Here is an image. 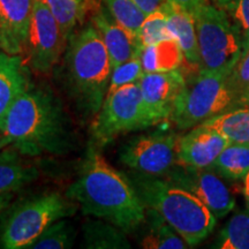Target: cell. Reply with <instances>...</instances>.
Masks as SVG:
<instances>
[{
  "instance_id": "6da1fadb",
  "label": "cell",
  "mask_w": 249,
  "mask_h": 249,
  "mask_svg": "<svg viewBox=\"0 0 249 249\" xmlns=\"http://www.w3.org/2000/svg\"><path fill=\"white\" fill-rule=\"evenodd\" d=\"M65 195L83 214L107 220L126 233L136 231L144 222L145 205L128 176L114 169L92 141L79 176Z\"/></svg>"
},
{
  "instance_id": "7a4b0ae2",
  "label": "cell",
  "mask_w": 249,
  "mask_h": 249,
  "mask_svg": "<svg viewBox=\"0 0 249 249\" xmlns=\"http://www.w3.org/2000/svg\"><path fill=\"white\" fill-rule=\"evenodd\" d=\"M1 132L26 157L67 154L73 145L61 102L49 89L33 85L9 108Z\"/></svg>"
},
{
  "instance_id": "3957f363",
  "label": "cell",
  "mask_w": 249,
  "mask_h": 249,
  "mask_svg": "<svg viewBox=\"0 0 249 249\" xmlns=\"http://www.w3.org/2000/svg\"><path fill=\"white\" fill-rule=\"evenodd\" d=\"M62 70L68 93L80 111L96 116L107 96L113 66L107 46L91 22L70 36Z\"/></svg>"
},
{
  "instance_id": "277c9868",
  "label": "cell",
  "mask_w": 249,
  "mask_h": 249,
  "mask_svg": "<svg viewBox=\"0 0 249 249\" xmlns=\"http://www.w3.org/2000/svg\"><path fill=\"white\" fill-rule=\"evenodd\" d=\"M128 178L145 207L160 213L189 247L204 241L216 226L214 214L197 196L163 176L133 171Z\"/></svg>"
},
{
  "instance_id": "5b68a950",
  "label": "cell",
  "mask_w": 249,
  "mask_h": 249,
  "mask_svg": "<svg viewBox=\"0 0 249 249\" xmlns=\"http://www.w3.org/2000/svg\"><path fill=\"white\" fill-rule=\"evenodd\" d=\"M79 205L58 192L42 193L8 205L0 220V248L29 249L46 227L76 213Z\"/></svg>"
},
{
  "instance_id": "8992f818",
  "label": "cell",
  "mask_w": 249,
  "mask_h": 249,
  "mask_svg": "<svg viewBox=\"0 0 249 249\" xmlns=\"http://www.w3.org/2000/svg\"><path fill=\"white\" fill-rule=\"evenodd\" d=\"M193 17L200 54L198 71L230 75L246 51L238 28L226 12L213 2H204Z\"/></svg>"
},
{
  "instance_id": "52a82bcc",
  "label": "cell",
  "mask_w": 249,
  "mask_h": 249,
  "mask_svg": "<svg viewBox=\"0 0 249 249\" xmlns=\"http://www.w3.org/2000/svg\"><path fill=\"white\" fill-rule=\"evenodd\" d=\"M239 105L241 101L230 83L229 74L198 71L194 79L186 81L170 120L180 130L192 129Z\"/></svg>"
},
{
  "instance_id": "ba28073f",
  "label": "cell",
  "mask_w": 249,
  "mask_h": 249,
  "mask_svg": "<svg viewBox=\"0 0 249 249\" xmlns=\"http://www.w3.org/2000/svg\"><path fill=\"white\" fill-rule=\"evenodd\" d=\"M148 128L140 83H129L107 95L91 124L92 142L98 148L120 135Z\"/></svg>"
},
{
  "instance_id": "9c48e42d",
  "label": "cell",
  "mask_w": 249,
  "mask_h": 249,
  "mask_svg": "<svg viewBox=\"0 0 249 249\" xmlns=\"http://www.w3.org/2000/svg\"><path fill=\"white\" fill-rule=\"evenodd\" d=\"M67 42L46 0H35L24 49L27 66L38 74L51 73L65 53Z\"/></svg>"
},
{
  "instance_id": "30bf717a",
  "label": "cell",
  "mask_w": 249,
  "mask_h": 249,
  "mask_svg": "<svg viewBox=\"0 0 249 249\" xmlns=\"http://www.w3.org/2000/svg\"><path fill=\"white\" fill-rule=\"evenodd\" d=\"M179 138L167 132L135 136L120 149V161L135 172L164 176L178 161Z\"/></svg>"
},
{
  "instance_id": "8fae6325",
  "label": "cell",
  "mask_w": 249,
  "mask_h": 249,
  "mask_svg": "<svg viewBox=\"0 0 249 249\" xmlns=\"http://www.w3.org/2000/svg\"><path fill=\"white\" fill-rule=\"evenodd\" d=\"M163 177L197 196L216 218L225 217L234 208V196L222 177L210 166L194 167L177 163Z\"/></svg>"
},
{
  "instance_id": "7c38bea8",
  "label": "cell",
  "mask_w": 249,
  "mask_h": 249,
  "mask_svg": "<svg viewBox=\"0 0 249 249\" xmlns=\"http://www.w3.org/2000/svg\"><path fill=\"white\" fill-rule=\"evenodd\" d=\"M179 70L144 73L139 81L148 127L170 119L179 93L186 85Z\"/></svg>"
},
{
  "instance_id": "4fadbf2b",
  "label": "cell",
  "mask_w": 249,
  "mask_h": 249,
  "mask_svg": "<svg viewBox=\"0 0 249 249\" xmlns=\"http://www.w3.org/2000/svg\"><path fill=\"white\" fill-rule=\"evenodd\" d=\"M229 143V140L216 129L201 124L179 138L177 163L187 166L209 167Z\"/></svg>"
},
{
  "instance_id": "5bb4252c",
  "label": "cell",
  "mask_w": 249,
  "mask_h": 249,
  "mask_svg": "<svg viewBox=\"0 0 249 249\" xmlns=\"http://www.w3.org/2000/svg\"><path fill=\"white\" fill-rule=\"evenodd\" d=\"M35 0H0V50L23 55Z\"/></svg>"
},
{
  "instance_id": "9a60e30c",
  "label": "cell",
  "mask_w": 249,
  "mask_h": 249,
  "mask_svg": "<svg viewBox=\"0 0 249 249\" xmlns=\"http://www.w3.org/2000/svg\"><path fill=\"white\" fill-rule=\"evenodd\" d=\"M89 17L107 46L113 68L141 52L142 45L138 36L116 21L105 6L99 5Z\"/></svg>"
},
{
  "instance_id": "2e32d148",
  "label": "cell",
  "mask_w": 249,
  "mask_h": 249,
  "mask_svg": "<svg viewBox=\"0 0 249 249\" xmlns=\"http://www.w3.org/2000/svg\"><path fill=\"white\" fill-rule=\"evenodd\" d=\"M28 70L22 55L0 50V132L9 108L31 86Z\"/></svg>"
},
{
  "instance_id": "e0dca14e",
  "label": "cell",
  "mask_w": 249,
  "mask_h": 249,
  "mask_svg": "<svg viewBox=\"0 0 249 249\" xmlns=\"http://www.w3.org/2000/svg\"><path fill=\"white\" fill-rule=\"evenodd\" d=\"M24 157L13 144L0 151V194L18 192L38 178V170Z\"/></svg>"
},
{
  "instance_id": "ac0fdd59",
  "label": "cell",
  "mask_w": 249,
  "mask_h": 249,
  "mask_svg": "<svg viewBox=\"0 0 249 249\" xmlns=\"http://www.w3.org/2000/svg\"><path fill=\"white\" fill-rule=\"evenodd\" d=\"M165 9L167 13V29L171 37L176 39L181 48L186 64L198 71L200 54L194 17L170 2L165 4Z\"/></svg>"
},
{
  "instance_id": "d6986e66",
  "label": "cell",
  "mask_w": 249,
  "mask_h": 249,
  "mask_svg": "<svg viewBox=\"0 0 249 249\" xmlns=\"http://www.w3.org/2000/svg\"><path fill=\"white\" fill-rule=\"evenodd\" d=\"M143 224L147 231L143 235L141 246L145 249H185L189 246L160 213L145 207V218Z\"/></svg>"
},
{
  "instance_id": "ffe728a7",
  "label": "cell",
  "mask_w": 249,
  "mask_h": 249,
  "mask_svg": "<svg viewBox=\"0 0 249 249\" xmlns=\"http://www.w3.org/2000/svg\"><path fill=\"white\" fill-rule=\"evenodd\" d=\"M140 58L144 73H160L179 70L185 61L181 48L173 38L142 46Z\"/></svg>"
},
{
  "instance_id": "44dd1931",
  "label": "cell",
  "mask_w": 249,
  "mask_h": 249,
  "mask_svg": "<svg viewBox=\"0 0 249 249\" xmlns=\"http://www.w3.org/2000/svg\"><path fill=\"white\" fill-rule=\"evenodd\" d=\"M83 247L89 249L132 248L126 232L113 224L101 219H87L82 225Z\"/></svg>"
},
{
  "instance_id": "7402d4cb",
  "label": "cell",
  "mask_w": 249,
  "mask_h": 249,
  "mask_svg": "<svg viewBox=\"0 0 249 249\" xmlns=\"http://www.w3.org/2000/svg\"><path fill=\"white\" fill-rule=\"evenodd\" d=\"M202 124L216 129L230 143H249V105L233 107Z\"/></svg>"
},
{
  "instance_id": "603a6c76",
  "label": "cell",
  "mask_w": 249,
  "mask_h": 249,
  "mask_svg": "<svg viewBox=\"0 0 249 249\" xmlns=\"http://www.w3.org/2000/svg\"><path fill=\"white\" fill-rule=\"evenodd\" d=\"M46 2L67 38L83 23L87 15L101 5L99 0H46Z\"/></svg>"
},
{
  "instance_id": "cb8c5ba5",
  "label": "cell",
  "mask_w": 249,
  "mask_h": 249,
  "mask_svg": "<svg viewBox=\"0 0 249 249\" xmlns=\"http://www.w3.org/2000/svg\"><path fill=\"white\" fill-rule=\"evenodd\" d=\"M210 167L224 179H244L249 172V143H229Z\"/></svg>"
},
{
  "instance_id": "d4e9b609",
  "label": "cell",
  "mask_w": 249,
  "mask_h": 249,
  "mask_svg": "<svg viewBox=\"0 0 249 249\" xmlns=\"http://www.w3.org/2000/svg\"><path fill=\"white\" fill-rule=\"evenodd\" d=\"M214 248L249 249V209L233 214L220 232Z\"/></svg>"
},
{
  "instance_id": "484cf974",
  "label": "cell",
  "mask_w": 249,
  "mask_h": 249,
  "mask_svg": "<svg viewBox=\"0 0 249 249\" xmlns=\"http://www.w3.org/2000/svg\"><path fill=\"white\" fill-rule=\"evenodd\" d=\"M76 238V231L73 224L66 218L59 219L40 234L29 249H66L71 248Z\"/></svg>"
},
{
  "instance_id": "4316f807",
  "label": "cell",
  "mask_w": 249,
  "mask_h": 249,
  "mask_svg": "<svg viewBox=\"0 0 249 249\" xmlns=\"http://www.w3.org/2000/svg\"><path fill=\"white\" fill-rule=\"evenodd\" d=\"M112 17L121 26L138 36L140 27L147 14L139 7L134 0H101Z\"/></svg>"
},
{
  "instance_id": "83f0119b",
  "label": "cell",
  "mask_w": 249,
  "mask_h": 249,
  "mask_svg": "<svg viewBox=\"0 0 249 249\" xmlns=\"http://www.w3.org/2000/svg\"><path fill=\"white\" fill-rule=\"evenodd\" d=\"M139 42L147 46L172 38L167 29V13L165 5L145 17L138 33Z\"/></svg>"
},
{
  "instance_id": "f1b7e54d",
  "label": "cell",
  "mask_w": 249,
  "mask_h": 249,
  "mask_svg": "<svg viewBox=\"0 0 249 249\" xmlns=\"http://www.w3.org/2000/svg\"><path fill=\"white\" fill-rule=\"evenodd\" d=\"M140 54H141V52L134 55L129 60L124 61L121 65H119V66L113 68L107 96L111 95L112 92L116 91L120 87L129 85V83L139 82L141 80L144 71H143Z\"/></svg>"
},
{
  "instance_id": "f546056e",
  "label": "cell",
  "mask_w": 249,
  "mask_h": 249,
  "mask_svg": "<svg viewBox=\"0 0 249 249\" xmlns=\"http://www.w3.org/2000/svg\"><path fill=\"white\" fill-rule=\"evenodd\" d=\"M213 2L226 12L241 34L245 49L247 50L249 46V0H213Z\"/></svg>"
},
{
  "instance_id": "4dcf8cb0",
  "label": "cell",
  "mask_w": 249,
  "mask_h": 249,
  "mask_svg": "<svg viewBox=\"0 0 249 249\" xmlns=\"http://www.w3.org/2000/svg\"><path fill=\"white\" fill-rule=\"evenodd\" d=\"M230 83L241 101V105H249V46L229 75Z\"/></svg>"
},
{
  "instance_id": "1f68e13d",
  "label": "cell",
  "mask_w": 249,
  "mask_h": 249,
  "mask_svg": "<svg viewBox=\"0 0 249 249\" xmlns=\"http://www.w3.org/2000/svg\"><path fill=\"white\" fill-rule=\"evenodd\" d=\"M207 1H209V0H167V2L188 12L192 15H194L195 12L200 8V6Z\"/></svg>"
},
{
  "instance_id": "d6a6232c",
  "label": "cell",
  "mask_w": 249,
  "mask_h": 249,
  "mask_svg": "<svg viewBox=\"0 0 249 249\" xmlns=\"http://www.w3.org/2000/svg\"><path fill=\"white\" fill-rule=\"evenodd\" d=\"M145 14H150L166 4L167 0H134Z\"/></svg>"
},
{
  "instance_id": "836d02e7",
  "label": "cell",
  "mask_w": 249,
  "mask_h": 249,
  "mask_svg": "<svg viewBox=\"0 0 249 249\" xmlns=\"http://www.w3.org/2000/svg\"><path fill=\"white\" fill-rule=\"evenodd\" d=\"M14 197V193H5V194H0V216L2 213L7 209L8 205L12 203Z\"/></svg>"
},
{
  "instance_id": "e575fe53",
  "label": "cell",
  "mask_w": 249,
  "mask_h": 249,
  "mask_svg": "<svg viewBox=\"0 0 249 249\" xmlns=\"http://www.w3.org/2000/svg\"><path fill=\"white\" fill-rule=\"evenodd\" d=\"M9 144H12L11 139H9L7 135H5L2 132H0V151H1L4 148L8 147Z\"/></svg>"
},
{
  "instance_id": "d590c367",
  "label": "cell",
  "mask_w": 249,
  "mask_h": 249,
  "mask_svg": "<svg viewBox=\"0 0 249 249\" xmlns=\"http://www.w3.org/2000/svg\"><path fill=\"white\" fill-rule=\"evenodd\" d=\"M244 194L249 209V172L246 174V177L244 178Z\"/></svg>"
}]
</instances>
